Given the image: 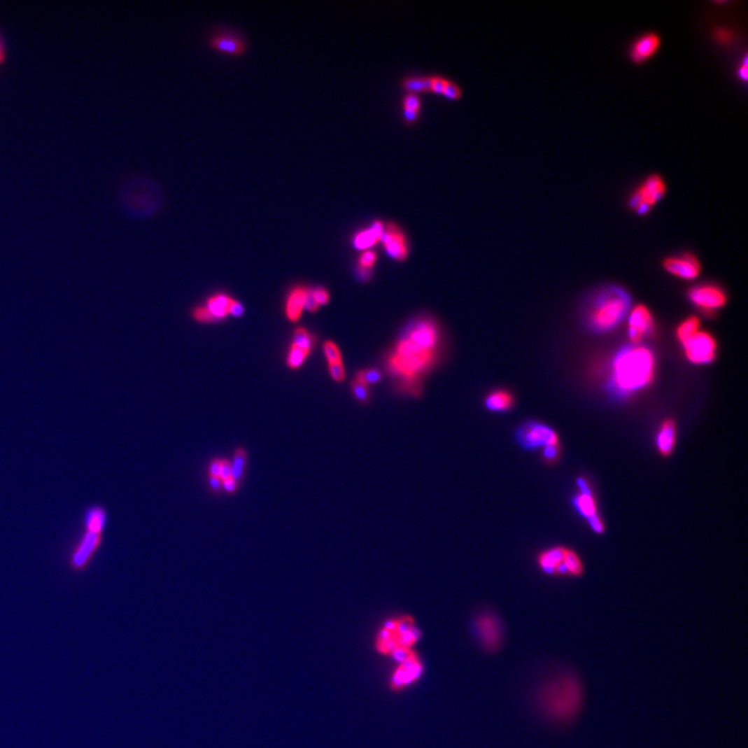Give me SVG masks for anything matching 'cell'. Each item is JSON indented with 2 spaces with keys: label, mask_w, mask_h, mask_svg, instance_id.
Here are the masks:
<instances>
[{
  "label": "cell",
  "mask_w": 748,
  "mask_h": 748,
  "mask_svg": "<svg viewBox=\"0 0 748 748\" xmlns=\"http://www.w3.org/2000/svg\"><path fill=\"white\" fill-rule=\"evenodd\" d=\"M440 338V330L432 319H417L409 325L390 355L388 369L411 395L419 394L420 377L434 365Z\"/></svg>",
  "instance_id": "cell-1"
},
{
  "label": "cell",
  "mask_w": 748,
  "mask_h": 748,
  "mask_svg": "<svg viewBox=\"0 0 748 748\" xmlns=\"http://www.w3.org/2000/svg\"><path fill=\"white\" fill-rule=\"evenodd\" d=\"M584 690L574 674H561L544 683L537 692V704L548 719L558 724L572 721L580 713Z\"/></svg>",
  "instance_id": "cell-2"
},
{
  "label": "cell",
  "mask_w": 748,
  "mask_h": 748,
  "mask_svg": "<svg viewBox=\"0 0 748 748\" xmlns=\"http://www.w3.org/2000/svg\"><path fill=\"white\" fill-rule=\"evenodd\" d=\"M422 638V631L415 617L409 614L395 615L385 619L375 633V653L393 661L396 658L415 649Z\"/></svg>",
  "instance_id": "cell-3"
},
{
  "label": "cell",
  "mask_w": 748,
  "mask_h": 748,
  "mask_svg": "<svg viewBox=\"0 0 748 748\" xmlns=\"http://www.w3.org/2000/svg\"><path fill=\"white\" fill-rule=\"evenodd\" d=\"M655 360L646 347H630L617 355L613 363V383L621 393L642 389L653 379Z\"/></svg>",
  "instance_id": "cell-4"
},
{
  "label": "cell",
  "mask_w": 748,
  "mask_h": 748,
  "mask_svg": "<svg viewBox=\"0 0 748 748\" xmlns=\"http://www.w3.org/2000/svg\"><path fill=\"white\" fill-rule=\"evenodd\" d=\"M630 308V297L619 288L608 289L602 293L591 311V323L600 332L609 331L616 327Z\"/></svg>",
  "instance_id": "cell-5"
},
{
  "label": "cell",
  "mask_w": 748,
  "mask_h": 748,
  "mask_svg": "<svg viewBox=\"0 0 748 748\" xmlns=\"http://www.w3.org/2000/svg\"><path fill=\"white\" fill-rule=\"evenodd\" d=\"M537 563L546 575L580 577L584 573L582 559L572 549L556 546L542 551Z\"/></svg>",
  "instance_id": "cell-6"
},
{
  "label": "cell",
  "mask_w": 748,
  "mask_h": 748,
  "mask_svg": "<svg viewBox=\"0 0 748 748\" xmlns=\"http://www.w3.org/2000/svg\"><path fill=\"white\" fill-rule=\"evenodd\" d=\"M668 192V183L663 176L649 174L632 190L628 198V207L638 216H647L665 198Z\"/></svg>",
  "instance_id": "cell-7"
},
{
  "label": "cell",
  "mask_w": 748,
  "mask_h": 748,
  "mask_svg": "<svg viewBox=\"0 0 748 748\" xmlns=\"http://www.w3.org/2000/svg\"><path fill=\"white\" fill-rule=\"evenodd\" d=\"M393 662L395 665L392 668L388 686L394 693L406 691L421 680L425 672V664L416 649L396 658Z\"/></svg>",
  "instance_id": "cell-8"
},
{
  "label": "cell",
  "mask_w": 748,
  "mask_h": 748,
  "mask_svg": "<svg viewBox=\"0 0 748 748\" xmlns=\"http://www.w3.org/2000/svg\"><path fill=\"white\" fill-rule=\"evenodd\" d=\"M103 535L104 533L80 528L78 537L71 544L67 553V565L70 572L83 574L89 570L101 549Z\"/></svg>",
  "instance_id": "cell-9"
},
{
  "label": "cell",
  "mask_w": 748,
  "mask_h": 748,
  "mask_svg": "<svg viewBox=\"0 0 748 748\" xmlns=\"http://www.w3.org/2000/svg\"><path fill=\"white\" fill-rule=\"evenodd\" d=\"M471 625L475 640L482 651L488 654L500 651L504 644V628L497 613L491 610L477 613Z\"/></svg>",
  "instance_id": "cell-10"
},
{
  "label": "cell",
  "mask_w": 748,
  "mask_h": 748,
  "mask_svg": "<svg viewBox=\"0 0 748 748\" xmlns=\"http://www.w3.org/2000/svg\"><path fill=\"white\" fill-rule=\"evenodd\" d=\"M516 439L521 447L526 450L544 449L549 446L559 445V437L554 430L539 422H527L518 428Z\"/></svg>",
  "instance_id": "cell-11"
},
{
  "label": "cell",
  "mask_w": 748,
  "mask_h": 748,
  "mask_svg": "<svg viewBox=\"0 0 748 748\" xmlns=\"http://www.w3.org/2000/svg\"><path fill=\"white\" fill-rule=\"evenodd\" d=\"M661 47V36L656 31H647L640 34L631 43L628 57L634 65H644L658 55Z\"/></svg>",
  "instance_id": "cell-12"
},
{
  "label": "cell",
  "mask_w": 748,
  "mask_h": 748,
  "mask_svg": "<svg viewBox=\"0 0 748 748\" xmlns=\"http://www.w3.org/2000/svg\"><path fill=\"white\" fill-rule=\"evenodd\" d=\"M686 357L693 364H708L714 360L716 342L710 334L698 332L683 343Z\"/></svg>",
  "instance_id": "cell-13"
},
{
  "label": "cell",
  "mask_w": 748,
  "mask_h": 748,
  "mask_svg": "<svg viewBox=\"0 0 748 748\" xmlns=\"http://www.w3.org/2000/svg\"><path fill=\"white\" fill-rule=\"evenodd\" d=\"M208 44L214 50L227 55H242L248 50V41L239 31L231 29H218L210 34Z\"/></svg>",
  "instance_id": "cell-14"
},
{
  "label": "cell",
  "mask_w": 748,
  "mask_h": 748,
  "mask_svg": "<svg viewBox=\"0 0 748 748\" xmlns=\"http://www.w3.org/2000/svg\"><path fill=\"white\" fill-rule=\"evenodd\" d=\"M381 241L390 258L402 261L408 257V240L406 234L394 223H389L385 226Z\"/></svg>",
  "instance_id": "cell-15"
},
{
  "label": "cell",
  "mask_w": 748,
  "mask_h": 748,
  "mask_svg": "<svg viewBox=\"0 0 748 748\" xmlns=\"http://www.w3.org/2000/svg\"><path fill=\"white\" fill-rule=\"evenodd\" d=\"M689 299L694 305L706 311H714L726 305V295L715 285H702L692 289Z\"/></svg>",
  "instance_id": "cell-16"
},
{
  "label": "cell",
  "mask_w": 748,
  "mask_h": 748,
  "mask_svg": "<svg viewBox=\"0 0 748 748\" xmlns=\"http://www.w3.org/2000/svg\"><path fill=\"white\" fill-rule=\"evenodd\" d=\"M579 493L574 497L573 505L581 516L587 521L599 516L597 499L591 490V484L584 477L578 478Z\"/></svg>",
  "instance_id": "cell-17"
},
{
  "label": "cell",
  "mask_w": 748,
  "mask_h": 748,
  "mask_svg": "<svg viewBox=\"0 0 748 748\" xmlns=\"http://www.w3.org/2000/svg\"><path fill=\"white\" fill-rule=\"evenodd\" d=\"M654 320L651 313L644 306H637L632 311L629 319V337L634 343L640 342L651 334Z\"/></svg>",
  "instance_id": "cell-18"
},
{
  "label": "cell",
  "mask_w": 748,
  "mask_h": 748,
  "mask_svg": "<svg viewBox=\"0 0 748 748\" xmlns=\"http://www.w3.org/2000/svg\"><path fill=\"white\" fill-rule=\"evenodd\" d=\"M666 271L684 280H693L700 274V265L698 259L690 254L672 257L664 261Z\"/></svg>",
  "instance_id": "cell-19"
},
{
  "label": "cell",
  "mask_w": 748,
  "mask_h": 748,
  "mask_svg": "<svg viewBox=\"0 0 748 748\" xmlns=\"http://www.w3.org/2000/svg\"><path fill=\"white\" fill-rule=\"evenodd\" d=\"M308 292L309 287L305 285H297L287 295L284 313L285 316L290 323H297L301 320L304 311H305Z\"/></svg>",
  "instance_id": "cell-20"
},
{
  "label": "cell",
  "mask_w": 748,
  "mask_h": 748,
  "mask_svg": "<svg viewBox=\"0 0 748 748\" xmlns=\"http://www.w3.org/2000/svg\"><path fill=\"white\" fill-rule=\"evenodd\" d=\"M108 511L101 504L87 505L80 516V528L93 532L104 533L108 524Z\"/></svg>",
  "instance_id": "cell-21"
},
{
  "label": "cell",
  "mask_w": 748,
  "mask_h": 748,
  "mask_svg": "<svg viewBox=\"0 0 748 748\" xmlns=\"http://www.w3.org/2000/svg\"><path fill=\"white\" fill-rule=\"evenodd\" d=\"M677 444V425L674 420H665L660 426L656 436V448L660 456L670 458L674 453Z\"/></svg>",
  "instance_id": "cell-22"
},
{
  "label": "cell",
  "mask_w": 748,
  "mask_h": 748,
  "mask_svg": "<svg viewBox=\"0 0 748 748\" xmlns=\"http://www.w3.org/2000/svg\"><path fill=\"white\" fill-rule=\"evenodd\" d=\"M385 225L381 220H376L367 229L360 231L355 235L353 244L357 250H368L381 241Z\"/></svg>",
  "instance_id": "cell-23"
},
{
  "label": "cell",
  "mask_w": 748,
  "mask_h": 748,
  "mask_svg": "<svg viewBox=\"0 0 748 748\" xmlns=\"http://www.w3.org/2000/svg\"><path fill=\"white\" fill-rule=\"evenodd\" d=\"M233 297L227 293L218 292L208 297L205 306L209 312L213 315L218 323L225 320L229 317V306L232 303Z\"/></svg>",
  "instance_id": "cell-24"
},
{
  "label": "cell",
  "mask_w": 748,
  "mask_h": 748,
  "mask_svg": "<svg viewBox=\"0 0 748 748\" xmlns=\"http://www.w3.org/2000/svg\"><path fill=\"white\" fill-rule=\"evenodd\" d=\"M514 396L507 391H495L488 394L484 406L491 411H507L514 407Z\"/></svg>",
  "instance_id": "cell-25"
},
{
  "label": "cell",
  "mask_w": 748,
  "mask_h": 748,
  "mask_svg": "<svg viewBox=\"0 0 748 748\" xmlns=\"http://www.w3.org/2000/svg\"><path fill=\"white\" fill-rule=\"evenodd\" d=\"M432 76H407L402 87L407 94L432 93Z\"/></svg>",
  "instance_id": "cell-26"
},
{
  "label": "cell",
  "mask_w": 748,
  "mask_h": 748,
  "mask_svg": "<svg viewBox=\"0 0 748 748\" xmlns=\"http://www.w3.org/2000/svg\"><path fill=\"white\" fill-rule=\"evenodd\" d=\"M312 351H306V349L301 348V347L297 346V345L291 343L290 347H289L288 353L286 355V365L289 369L297 370L305 364L306 359Z\"/></svg>",
  "instance_id": "cell-27"
},
{
  "label": "cell",
  "mask_w": 748,
  "mask_h": 748,
  "mask_svg": "<svg viewBox=\"0 0 748 748\" xmlns=\"http://www.w3.org/2000/svg\"><path fill=\"white\" fill-rule=\"evenodd\" d=\"M316 337L308 331L306 327H299L293 332L292 344L312 351L316 345Z\"/></svg>",
  "instance_id": "cell-28"
},
{
  "label": "cell",
  "mask_w": 748,
  "mask_h": 748,
  "mask_svg": "<svg viewBox=\"0 0 748 748\" xmlns=\"http://www.w3.org/2000/svg\"><path fill=\"white\" fill-rule=\"evenodd\" d=\"M700 332V320L696 317H689L681 323L677 330V336L682 344Z\"/></svg>",
  "instance_id": "cell-29"
},
{
  "label": "cell",
  "mask_w": 748,
  "mask_h": 748,
  "mask_svg": "<svg viewBox=\"0 0 748 748\" xmlns=\"http://www.w3.org/2000/svg\"><path fill=\"white\" fill-rule=\"evenodd\" d=\"M323 353L330 364L342 363V355L339 346L334 341L327 340L323 345Z\"/></svg>",
  "instance_id": "cell-30"
},
{
  "label": "cell",
  "mask_w": 748,
  "mask_h": 748,
  "mask_svg": "<svg viewBox=\"0 0 748 748\" xmlns=\"http://www.w3.org/2000/svg\"><path fill=\"white\" fill-rule=\"evenodd\" d=\"M381 376L383 375H381V372L379 370L374 369V368H368V369H363L358 372L355 379L369 387L370 385L379 383L381 379Z\"/></svg>",
  "instance_id": "cell-31"
},
{
  "label": "cell",
  "mask_w": 748,
  "mask_h": 748,
  "mask_svg": "<svg viewBox=\"0 0 748 748\" xmlns=\"http://www.w3.org/2000/svg\"><path fill=\"white\" fill-rule=\"evenodd\" d=\"M192 318L199 323H203V325H210V323H218V320L214 318L213 315L209 312L207 306L205 305L198 306L192 310Z\"/></svg>",
  "instance_id": "cell-32"
},
{
  "label": "cell",
  "mask_w": 748,
  "mask_h": 748,
  "mask_svg": "<svg viewBox=\"0 0 748 748\" xmlns=\"http://www.w3.org/2000/svg\"><path fill=\"white\" fill-rule=\"evenodd\" d=\"M351 389H353V396H355L358 402H361V404H367L369 402V387L360 383L357 379H353V383H351Z\"/></svg>",
  "instance_id": "cell-33"
},
{
  "label": "cell",
  "mask_w": 748,
  "mask_h": 748,
  "mask_svg": "<svg viewBox=\"0 0 748 748\" xmlns=\"http://www.w3.org/2000/svg\"><path fill=\"white\" fill-rule=\"evenodd\" d=\"M442 95L444 97L447 98L448 100H451V101H458V100L462 99L463 90L460 89L458 83L448 79Z\"/></svg>",
  "instance_id": "cell-34"
},
{
  "label": "cell",
  "mask_w": 748,
  "mask_h": 748,
  "mask_svg": "<svg viewBox=\"0 0 748 748\" xmlns=\"http://www.w3.org/2000/svg\"><path fill=\"white\" fill-rule=\"evenodd\" d=\"M244 464H246V454H244V450H239L237 456H235L233 466H231V474H232V478L235 481L241 477Z\"/></svg>",
  "instance_id": "cell-35"
},
{
  "label": "cell",
  "mask_w": 748,
  "mask_h": 748,
  "mask_svg": "<svg viewBox=\"0 0 748 748\" xmlns=\"http://www.w3.org/2000/svg\"><path fill=\"white\" fill-rule=\"evenodd\" d=\"M542 451V456H543L544 462L546 465L556 464L557 460L560 456V446H549V447L544 448Z\"/></svg>",
  "instance_id": "cell-36"
},
{
  "label": "cell",
  "mask_w": 748,
  "mask_h": 748,
  "mask_svg": "<svg viewBox=\"0 0 748 748\" xmlns=\"http://www.w3.org/2000/svg\"><path fill=\"white\" fill-rule=\"evenodd\" d=\"M310 289L313 297H314L319 306L327 305L331 301V295H330L329 291L325 287L318 286Z\"/></svg>",
  "instance_id": "cell-37"
},
{
  "label": "cell",
  "mask_w": 748,
  "mask_h": 748,
  "mask_svg": "<svg viewBox=\"0 0 748 748\" xmlns=\"http://www.w3.org/2000/svg\"><path fill=\"white\" fill-rule=\"evenodd\" d=\"M377 255L374 250H364L363 254L360 257L359 267L364 269H372L376 263Z\"/></svg>",
  "instance_id": "cell-38"
},
{
  "label": "cell",
  "mask_w": 748,
  "mask_h": 748,
  "mask_svg": "<svg viewBox=\"0 0 748 748\" xmlns=\"http://www.w3.org/2000/svg\"><path fill=\"white\" fill-rule=\"evenodd\" d=\"M329 368L330 376L332 377L333 381L336 383H342L346 376V372H345L344 365L342 363L330 364L327 365Z\"/></svg>",
  "instance_id": "cell-39"
},
{
  "label": "cell",
  "mask_w": 748,
  "mask_h": 748,
  "mask_svg": "<svg viewBox=\"0 0 748 748\" xmlns=\"http://www.w3.org/2000/svg\"><path fill=\"white\" fill-rule=\"evenodd\" d=\"M402 107L413 111H421L422 102L419 96L416 94H406L402 100Z\"/></svg>",
  "instance_id": "cell-40"
},
{
  "label": "cell",
  "mask_w": 748,
  "mask_h": 748,
  "mask_svg": "<svg viewBox=\"0 0 748 748\" xmlns=\"http://www.w3.org/2000/svg\"><path fill=\"white\" fill-rule=\"evenodd\" d=\"M715 38L721 45L731 44L733 42V33L726 29H718L715 31Z\"/></svg>",
  "instance_id": "cell-41"
},
{
  "label": "cell",
  "mask_w": 748,
  "mask_h": 748,
  "mask_svg": "<svg viewBox=\"0 0 748 748\" xmlns=\"http://www.w3.org/2000/svg\"><path fill=\"white\" fill-rule=\"evenodd\" d=\"M447 80L448 79L445 78V77L432 76V93L436 94V95H442Z\"/></svg>",
  "instance_id": "cell-42"
},
{
  "label": "cell",
  "mask_w": 748,
  "mask_h": 748,
  "mask_svg": "<svg viewBox=\"0 0 748 748\" xmlns=\"http://www.w3.org/2000/svg\"><path fill=\"white\" fill-rule=\"evenodd\" d=\"M244 313H246V308H244V304L240 303L237 299H233L232 303L229 306V316L242 317Z\"/></svg>",
  "instance_id": "cell-43"
},
{
  "label": "cell",
  "mask_w": 748,
  "mask_h": 748,
  "mask_svg": "<svg viewBox=\"0 0 748 748\" xmlns=\"http://www.w3.org/2000/svg\"><path fill=\"white\" fill-rule=\"evenodd\" d=\"M420 119V111H413V109L404 108V123L409 126L415 125Z\"/></svg>",
  "instance_id": "cell-44"
},
{
  "label": "cell",
  "mask_w": 748,
  "mask_h": 748,
  "mask_svg": "<svg viewBox=\"0 0 748 748\" xmlns=\"http://www.w3.org/2000/svg\"><path fill=\"white\" fill-rule=\"evenodd\" d=\"M319 308H320V306H319L318 304H317L316 301H315L314 297H313L312 293H311V289L309 288L308 297H306V301L305 310L308 311V312L310 313H316L317 311L319 310Z\"/></svg>",
  "instance_id": "cell-45"
},
{
  "label": "cell",
  "mask_w": 748,
  "mask_h": 748,
  "mask_svg": "<svg viewBox=\"0 0 748 748\" xmlns=\"http://www.w3.org/2000/svg\"><path fill=\"white\" fill-rule=\"evenodd\" d=\"M737 75H738L739 79H740V80H742L743 83H747L748 78L747 55H745L742 64L739 66L738 70H737Z\"/></svg>",
  "instance_id": "cell-46"
},
{
  "label": "cell",
  "mask_w": 748,
  "mask_h": 748,
  "mask_svg": "<svg viewBox=\"0 0 748 748\" xmlns=\"http://www.w3.org/2000/svg\"><path fill=\"white\" fill-rule=\"evenodd\" d=\"M232 477L231 474V466L227 462H222V467H220V478L223 480L228 479V478Z\"/></svg>",
  "instance_id": "cell-47"
},
{
  "label": "cell",
  "mask_w": 748,
  "mask_h": 748,
  "mask_svg": "<svg viewBox=\"0 0 748 748\" xmlns=\"http://www.w3.org/2000/svg\"><path fill=\"white\" fill-rule=\"evenodd\" d=\"M220 467H222V462L212 463L211 467H210V472H211L212 477L220 478Z\"/></svg>",
  "instance_id": "cell-48"
},
{
  "label": "cell",
  "mask_w": 748,
  "mask_h": 748,
  "mask_svg": "<svg viewBox=\"0 0 748 748\" xmlns=\"http://www.w3.org/2000/svg\"><path fill=\"white\" fill-rule=\"evenodd\" d=\"M224 488L228 492H234L235 488H237V481L232 477L228 478V479L224 480Z\"/></svg>",
  "instance_id": "cell-49"
},
{
  "label": "cell",
  "mask_w": 748,
  "mask_h": 748,
  "mask_svg": "<svg viewBox=\"0 0 748 748\" xmlns=\"http://www.w3.org/2000/svg\"><path fill=\"white\" fill-rule=\"evenodd\" d=\"M358 274H359V278L363 281L368 280V278H370V276H372V271H370L369 269H360V267Z\"/></svg>",
  "instance_id": "cell-50"
},
{
  "label": "cell",
  "mask_w": 748,
  "mask_h": 748,
  "mask_svg": "<svg viewBox=\"0 0 748 748\" xmlns=\"http://www.w3.org/2000/svg\"><path fill=\"white\" fill-rule=\"evenodd\" d=\"M6 48H4L3 42H2L1 36H0V66L6 62Z\"/></svg>",
  "instance_id": "cell-51"
},
{
  "label": "cell",
  "mask_w": 748,
  "mask_h": 748,
  "mask_svg": "<svg viewBox=\"0 0 748 748\" xmlns=\"http://www.w3.org/2000/svg\"><path fill=\"white\" fill-rule=\"evenodd\" d=\"M220 478L218 477H212L211 479H210V484H211V486H213L214 488H216V490L220 488Z\"/></svg>",
  "instance_id": "cell-52"
}]
</instances>
